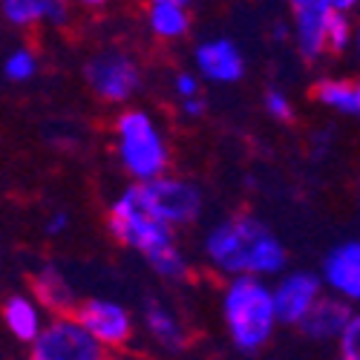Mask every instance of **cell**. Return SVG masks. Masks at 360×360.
Wrapping results in <instances>:
<instances>
[{
	"label": "cell",
	"mask_w": 360,
	"mask_h": 360,
	"mask_svg": "<svg viewBox=\"0 0 360 360\" xmlns=\"http://www.w3.org/2000/svg\"><path fill=\"white\" fill-rule=\"evenodd\" d=\"M202 254L222 277H277L285 268V245L262 219L236 214L207 231Z\"/></svg>",
	"instance_id": "obj_1"
},
{
	"label": "cell",
	"mask_w": 360,
	"mask_h": 360,
	"mask_svg": "<svg viewBox=\"0 0 360 360\" xmlns=\"http://www.w3.org/2000/svg\"><path fill=\"white\" fill-rule=\"evenodd\" d=\"M222 317L231 343L243 354L265 349L277 332L271 285L262 277H231L222 294Z\"/></svg>",
	"instance_id": "obj_2"
},
{
	"label": "cell",
	"mask_w": 360,
	"mask_h": 360,
	"mask_svg": "<svg viewBox=\"0 0 360 360\" xmlns=\"http://www.w3.org/2000/svg\"><path fill=\"white\" fill-rule=\"evenodd\" d=\"M115 153L133 182L167 173L170 147L147 110H124L115 122Z\"/></svg>",
	"instance_id": "obj_3"
},
{
	"label": "cell",
	"mask_w": 360,
	"mask_h": 360,
	"mask_svg": "<svg viewBox=\"0 0 360 360\" xmlns=\"http://www.w3.org/2000/svg\"><path fill=\"white\" fill-rule=\"evenodd\" d=\"M107 228L110 233L118 239L122 245L150 257L153 251L176 243L173 239V228L165 225L162 219H156L153 214L144 207L136 185L124 188L110 205V217H107Z\"/></svg>",
	"instance_id": "obj_4"
},
{
	"label": "cell",
	"mask_w": 360,
	"mask_h": 360,
	"mask_svg": "<svg viewBox=\"0 0 360 360\" xmlns=\"http://www.w3.org/2000/svg\"><path fill=\"white\" fill-rule=\"evenodd\" d=\"M136 191L147 211L170 228L191 225L202 214V205H205V196L193 182L170 173L153 176L147 182H136Z\"/></svg>",
	"instance_id": "obj_5"
},
{
	"label": "cell",
	"mask_w": 360,
	"mask_h": 360,
	"mask_svg": "<svg viewBox=\"0 0 360 360\" xmlns=\"http://www.w3.org/2000/svg\"><path fill=\"white\" fill-rule=\"evenodd\" d=\"M84 78L104 104H127L144 81L139 61L122 49H104L93 55L84 67Z\"/></svg>",
	"instance_id": "obj_6"
},
{
	"label": "cell",
	"mask_w": 360,
	"mask_h": 360,
	"mask_svg": "<svg viewBox=\"0 0 360 360\" xmlns=\"http://www.w3.org/2000/svg\"><path fill=\"white\" fill-rule=\"evenodd\" d=\"M29 346L35 360H101L107 354L72 311L52 314Z\"/></svg>",
	"instance_id": "obj_7"
},
{
	"label": "cell",
	"mask_w": 360,
	"mask_h": 360,
	"mask_svg": "<svg viewBox=\"0 0 360 360\" xmlns=\"http://www.w3.org/2000/svg\"><path fill=\"white\" fill-rule=\"evenodd\" d=\"M72 314L78 317V323L86 328V332L98 340V346L104 352L127 349L133 340L136 323H133L130 311L122 303H115V300L89 297L84 303H75Z\"/></svg>",
	"instance_id": "obj_8"
},
{
	"label": "cell",
	"mask_w": 360,
	"mask_h": 360,
	"mask_svg": "<svg viewBox=\"0 0 360 360\" xmlns=\"http://www.w3.org/2000/svg\"><path fill=\"white\" fill-rule=\"evenodd\" d=\"M320 294H323V283H320L317 274H311V271H291V274H285L271 288L277 323L300 326V320L309 314V309L317 303Z\"/></svg>",
	"instance_id": "obj_9"
},
{
	"label": "cell",
	"mask_w": 360,
	"mask_h": 360,
	"mask_svg": "<svg viewBox=\"0 0 360 360\" xmlns=\"http://www.w3.org/2000/svg\"><path fill=\"white\" fill-rule=\"evenodd\" d=\"M291 4V38L306 61H317L326 55V20H328V0H288Z\"/></svg>",
	"instance_id": "obj_10"
},
{
	"label": "cell",
	"mask_w": 360,
	"mask_h": 360,
	"mask_svg": "<svg viewBox=\"0 0 360 360\" xmlns=\"http://www.w3.org/2000/svg\"><path fill=\"white\" fill-rule=\"evenodd\" d=\"M320 283L349 300V303H357L360 300V243L357 239H346L338 248H332L323 259V271H320Z\"/></svg>",
	"instance_id": "obj_11"
},
{
	"label": "cell",
	"mask_w": 360,
	"mask_h": 360,
	"mask_svg": "<svg viewBox=\"0 0 360 360\" xmlns=\"http://www.w3.org/2000/svg\"><path fill=\"white\" fill-rule=\"evenodd\" d=\"M199 78L211 84H233L245 75V58L231 38H211L193 49Z\"/></svg>",
	"instance_id": "obj_12"
},
{
	"label": "cell",
	"mask_w": 360,
	"mask_h": 360,
	"mask_svg": "<svg viewBox=\"0 0 360 360\" xmlns=\"http://www.w3.org/2000/svg\"><path fill=\"white\" fill-rule=\"evenodd\" d=\"M0 15L18 29L41 23L61 29L72 20V6L70 0H0Z\"/></svg>",
	"instance_id": "obj_13"
},
{
	"label": "cell",
	"mask_w": 360,
	"mask_h": 360,
	"mask_svg": "<svg viewBox=\"0 0 360 360\" xmlns=\"http://www.w3.org/2000/svg\"><path fill=\"white\" fill-rule=\"evenodd\" d=\"M352 317V303L343 297H317V303L309 309V314L300 320V328H303V335L314 343H328L335 340L338 332L346 326V320Z\"/></svg>",
	"instance_id": "obj_14"
},
{
	"label": "cell",
	"mask_w": 360,
	"mask_h": 360,
	"mask_svg": "<svg viewBox=\"0 0 360 360\" xmlns=\"http://www.w3.org/2000/svg\"><path fill=\"white\" fill-rule=\"evenodd\" d=\"M4 323H6L9 335L18 343L29 346V343L38 338V332L44 328L46 320H44L41 303H38L32 294H12L6 303H4Z\"/></svg>",
	"instance_id": "obj_15"
},
{
	"label": "cell",
	"mask_w": 360,
	"mask_h": 360,
	"mask_svg": "<svg viewBox=\"0 0 360 360\" xmlns=\"http://www.w3.org/2000/svg\"><path fill=\"white\" fill-rule=\"evenodd\" d=\"M32 297L41 303V309H46V311H52V314L72 311L75 303H78L70 280L64 277L61 268H55V265L38 268V274L32 277Z\"/></svg>",
	"instance_id": "obj_16"
},
{
	"label": "cell",
	"mask_w": 360,
	"mask_h": 360,
	"mask_svg": "<svg viewBox=\"0 0 360 360\" xmlns=\"http://www.w3.org/2000/svg\"><path fill=\"white\" fill-rule=\"evenodd\" d=\"M144 328L147 335L153 338L156 346L167 349V352H182L188 346V332H185V323L179 320L176 311H170L162 303H147L144 306Z\"/></svg>",
	"instance_id": "obj_17"
},
{
	"label": "cell",
	"mask_w": 360,
	"mask_h": 360,
	"mask_svg": "<svg viewBox=\"0 0 360 360\" xmlns=\"http://www.w3.org/2000/svg\"><path fill=\"white\" fill-rule=\"evenodd\" d=\"M147 29L159 41H182L191 32V6L176 0H150Z\"/></svg>",
	"instance_id": "obj_18"
},
{
	"label": "cell",
	"mask_w": 360,
	"mask_h": 360,
	"mask_svg": "<svg viewBox=\"0 0 360 360\" xmlns=\"http://www.w3.org/2000/svg\"><path fill=\"white\" fill-rule=\"evenodd\" d=\"M314 98L340 115H360V86L349 78H323L314 86Z\"/></svg>",
	"instance_id": "obj_19"
},
{
	"label": "cell",
	"mask_w": 360,
	"mask_h": 360,
	"mask_svg": "<svg viewBox=\"0 0 360 360\" xmlns=\"http://www.w3.org/2000/svg\"><path fill=\"white\" fill-rule=\"evenodd\" d=\"M144 259L150 262V268H153L159 277H165V280H170V283H182V280H188V274H191V262H188L185 251L179 248L176 243H170V245L153 251V254L144 257Z\"/></svg>",
	"instance_id": "obj_20"
},
{
	"label": "cell",
	"mask_w": 360,
	"mask_h": 360,
	"mask_svg": "<svg viewBox=\"0 0 360 360\" xmlns=\"http://www.w3.org/2000/svg\"><path fill=\"white\" fill-rule=\"evenodd\" d=\"M354 41V23L349 18V12H338L332 9L326 20V52L343 55Z\"/></svg>",
	"instance_id": "obj_21"
},
{
	"label": "cell",
	"mask_w": 360,
	"mask_h": 360,
	"mask_svg": "<svg viewBox=\"0 0 360 360\" xmlns=\"http://www.w3.org/2000/svg\"><path fill=\"white\" fill-rule=\"evenodd\" d=\"M4 75L12 81V84H26L38 75V55L29 49V46H18L15 52L6 55L4 61Z\"/></svg>",
	"instance_id": "obj_22"
},
{
	"label": "cell",
	"mask_w": 360,
	"mask_h": 360,
	"mask_svg": "<svg viewBox=\"0 0 360 360\" xmlns=\"http://www.w3.org/2000/svg\"><path fill=\"white\" fill-rule=\"evenodd\" d=\"M335 343H338V354H340L343 360H357V357H360V317H357L354 311H352V317L346 320V326L338 332Z\"/></svg>",
	"instance_id": "obj_23"
},
{
	"label": "cell",
	"mask_w": 360,
	"mask_h": 360,
	"mask_svg": "<svg viewBox=\"0 0 360 360\" xmlns=\"http://www.w3.org/2000/svg\"><path fill=\"white\" fill-rule=\"evenodd\" d=\"M265 110L271 118H277V122H291L294 118V104L288 101V96L283 93V89H268L265 93Z\"/></svg>",
	"instance_id": "obj_24"
},
{
	"label": "cell",
	"mask_w": 360,
	"mask_h": 360,
	"mask_svg": "<svg viewBox=\"0 0 360 360\" xmlns=\"http://www.w3.org/2000/svg\"><path fill=\"white\" fill-rule=\"evenodd\" d=\"M173 89L179 98H188V96H199L202 93V84H199V75L193 72H179L176 81H173Z\"/></svg>",
	"instance_id": "obj_25"
},
{
	"label": "cell",
	"mask_w": 360,
	"mask_h": 360,
	"mask_svg": "<svg viewBox=\"0 0 360 360\" xmlns=\"http://www.w3.org/2000/svg\"><path fill=\"white\" fill-rule=\"evenodd\" d=\"M70 228V214L67 211H55L46 222H44V233L46 236H61Z\"/></svg>",
	"instance_id": "obj_26"
},
{
	"label": "cell",
	"mask_w": 360,
	"mask_h": 360,
	"mask_svg": "<svg viewBox=\"0 0 360 360\" xmlns=\"http://www.w3.org/2000/svg\"><path fill=\"white\" fill-rule=\"evenodd\" d=\"M182 101V112L188 115V118H199L205 110H207V101L202 98V93L199 96H188V98H179Z\"/></svg>",
	"instance_id": "obj_27"
},
{
	"label": "cell",
	"mask_w": 360,
	"mask_h": 360,
	"mask_svg": "<svg viewBox=\"0 0 360 360\" xmlns=\"http://www.w3.org/2000/svg\"><path fill=\"white\" fill-rule=\"evenodd\" d=\"M357 4H360V0H328V6L338 9V12H352Z\"/></svg>",
	"instance_id": "obj_28"
},
{
	"label": "cell",
	"mask_w": 360,
	"mask_h": 360,
	"mask_svg": "<svg viewBox=\"0 0 360 360\" xmlns=\"http://www.w3.org/2000/svg\"><path fill=\"white\" fill-rule=\"evenodd\" d=\"M72 4H78V6H84V9H98V6L107 4V0H72Z\"/></svg>",
	"instance_id": "obj_29"
},
{
	"label": "cell",
	"mask_w": 360,
	"mask_h": 360,
	"mask_svg": "<svg viewBox=\"0 0 360 360\" xmlns=\"http://www.w3.org/2000/svg\"><path fill=\"white\" fill-rule=\"evenodd\" d=\"M274 38H280V41L291 38V29H288L285 23H277V26H274Z\"/></svg>",
	"instance_id": "obj_30"
},
{
	"label": "cell",
	"mask_w": 360,
	"mask_h": 360,
	"mask_svg": "<svg viewBox=\"0 0 360 360\" xmlns=\"http://www.w3.org/2000/svg\"><path fill=\"white\" fill-rule=\"evenodd\" d=\"M176 4H185V6H191V4H196V0H176Z\"/></svg>",
	"instance_id": "obj_31"
}]
</instances>
